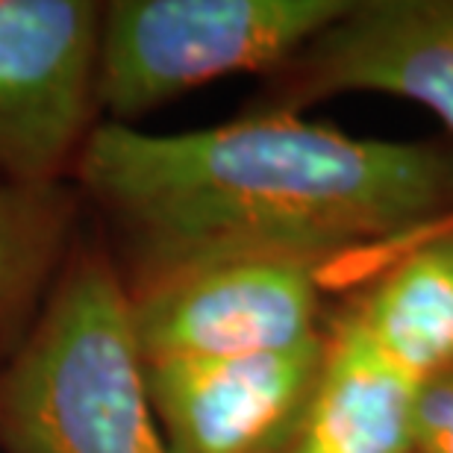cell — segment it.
Masks as SVG:
<instances>
[{"label": "cell", "instance_id": "cell-1", "mask_svg": "<svg viewBox=\"0 0 453 453\" xmlns=\"http://www.w3.org/2000/svg\"><path fill=\"white\" fill-rule=\"evenodd\" d=\"M74 186L127 297L230 257L330 271L453 215V159L430 144L357 139L292 112L188 133L101 121Z\"/></svg>", "mask_w": 453, "mask_h": 453}, {"label": "cell", "instance_id": "cell-2", "mask_svg": "<svg viewBox=\"0 0 453 453\" xmlns=\"http://www.w3.org/2000/svg\"><path fill=\"white\" fill-rule=\"evenodd\" d=\"M0 453H168L130 301L92 219L30 333L0 365Z\"/></svg>", "mask_w": 453, "mask_h": 453}, {"label": "cell", "instance_id": "cell-3", "mask_svg": "<svg viewBox=\"0 0 453 453\" xmlns=\"http://www.w3.org/2000/svg\"><path fill=\"white\" fill-rule=\"evenodd\" d=\"M350 0H110L97 42V106L127 124L230 74L283 68Z\"/></svg>", "mask_w": 453, "mask_h": 453}, {"label": "cell", "instance_id": "cell-4", "mask_svg": "<svg viewBox=\"0 0 453 453\" xmlns=\"http://www.w3.org/2000/svg\"><path fill=\"white\" fill-rule=\"evenodd\" d=\"M104 4L0 0V183H74L97 106Z\"/></svg>", "mask_w": 453, "mask_h": 453}, {"label": "cell", "instance_id": "cell-5", "mask_svg": "<svg viewBox=\"0 0 453 453\" xmlns=\"http://www.w3.org/2000/svg\"><path fill=\"white\" fill-rule=\"evenodd\" d=\"M330 271L295 257H230L183 268L130 301L142 362L286 350L327 327Z\"/></svg>", "mask_w": 453, "mask_h": 453}, {"label": "cell", "instance_id": "cell-6", "mask_svg": "<svg viewBox=\"0 0 453 453\" xmlns=\"http://www.w3.org/2000/svg\"><path fill=\"white\" fill-rule=\"evenodd\" d=\"M371 92L418 104L453 135V0H350L265 77L242 115L292 112Z\"/></svg>", "mask_w": 453, "mask_h": 453}, {"label": "cell", "instance_id": "cell-7", "mask_svg": "<svg viewBox=\"0 0 453 453\" xmlns=\"http://www.w3.org/2000/svg\"><path fill=\"white\" fill-rule=\"evenodd\" d=\"M324 359V333L286 350L142 362L168 453H280Z\"/></svg>", "mask_w": 453, "mask_h": 453}, {"label": "cell", "instance_id": "cell-8", "mask_svg": "<svg viewBox=\"0 0 453 453\" xmlns=\"http://www.w3.org/2000/svg\"><path fill=\"white\" fill-rule=\"evenodd\" d=\"M418 386L333 310L310 401L280 453H412Z\"/></svg>", "mask_w": 453, "mask_h": 453}, {"label": "cell", "instance_id": "cell-9", "mask_svg": "<svg viewBox=\"0 0 453 453\" xmlns=\"http://www.w3.org/2000/svg\"><path fill=\"white\" fill-rule=\"evenodd\" d=\"M342 310L415 383L453 365V215L392 253Z\"/></svg>", "mask_w": 453, "mask_h": 453}, {"label": "cell", "instance_id": "cell-10", "mask_svg": "<svg viewBox=\"0 0 453 453\" xmlns=\"http://www.w3.org/2000/svg\"><path fill=\"white\" fill-rule=\"evenodd\" d=\"M86 219L74 183H0V365L39 319Z\"/></svg>", "mask_w": 453, "mask_h": 453}, {"label": "cell", "instance_id": "cell-11", "mask_svg": "<svg viewBox=\"0 0 453 453\" xmlns=\"http://www.w3.org/2000/svg\"><path fill=\"white\" fill-rule=\"evenodd\" d=\"M412 453H453V365L418 386Z\"/></svg>", "mask_w": 453, "mask_h": 453}]
</instances>
